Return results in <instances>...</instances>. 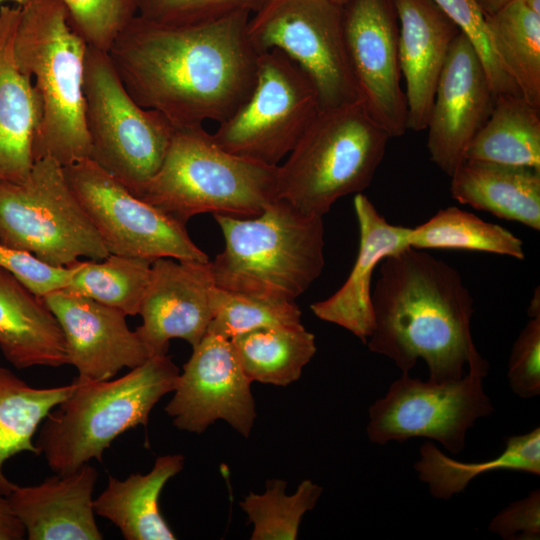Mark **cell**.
<instances>
[{
    "mask_svg": "<svg viewBox=\"0 0 540 540\" xmlns=\"http://www.w3.org/2000/svg\"><path fill=\"white\" fill-rule=\"evenodd\" d=\"M180 369L171 356L148 358L117 379L74 380L73 391L40 425L35 446L52 471L65 475L96 459L121 434L146 426L156 403L173 392Z\"/></svg>",
    "mask_w": 540,
    "mask_h": 540,
    "instance_id": "obj_4",
    "label": "cell"
},
{
    "mask_svg": "<svg viewBox=\"0 0 540 540\" xmlns=\"http://www.w3.org/2000/svg\"><path fill=\"white\" fill-rule=\"evenodd\" d=\"M465 159L540 170V107L521 95L496 96Z\"/></svg>",
    "mask_w": 540,
    "mask_h": 540,
    "instance_id": "obj_26",
    "label": "cell"
},
{
    "mask_svg": "<svg viewBox=\"0 0 540 540\" xmlns=\"http://www.w3.org/2000/svg\"><path fill=\"white\" fill-rule=\"evenodd\" d=\"M371 298L370 351L394 361L402 373L423 359L434 383L464 376V365L476 350L471 334L474 302L454 267L408 247L381 261Z\"/></svg>",
    "mask_w": 540,
    "mask_h": 540,
    "instance_id": "obj_2",
    "label": "cell"
},
{
    "mask_svg": "<svg viewBox=\"0 0 540 540\" xmlns=\"http://www.w3.org/2000/svg\"><path fill=\"white\" fill-rule=\"evenodd\" d=\"M75 387L71 384L35 388L0 365V495L17 486L4 474L5 462L21 452L39 456L33 437L48 413Z\"/></svg>",
    "mask_w": 540,
    "mask_h": 540,
    "instance_id": "obj_27",
    "label": "cell"
},
{
    "mask_svg": "<svg viewBox=\"0 0 540 540\" xmlns=\"http://www.w3.org/2000/svg\"><path fill=\"white\" fill-rule=\"evenodd\" d=\"M42 299L62 329L67 364L76 368V381L110 380L123 368L133 369L150 358L121 310L65 289Z\"/></svg>",
    "mask_w": 540,
    "mask_h": 540,
    "instance_id": "obj_18",
    "label": "cell"
},
{
    "mask_svg": "<svg viewBox=\"0 0 540 540\" xmlns=\"http://www.w3.org/2000/svg\"><path fill=\"white\" fill-rule=\"evenodd\" d=\"M450 177L459 203L540 230V170L465 159Z\"/></svg>",
    "mask_w": 540,
    "mask_h": 540,
    "instance_id": "obj_24",
    "label": "cell"
},
{
    "mask_svg": "<svg viewBox=\"0 0 540 540\" xmlns=\"http://www.w3.org/2000/svg\"><path fill=\"white\" fill-rule=\"evenodd\" d=\"M213 317L207 333L232 339L238 335L273 326L302 324L295 302L240 293L215 286Z\"/></svg>",
    "mask_w": 540,
    "mask_h": 540,
    "instance_id": "obj_34",
    "label": "cell"
},
{
    "mask_svg": "<svg viewBox=\"0 0 540 540\" xmlns=\"http://www.w3.org/2000/svg\"><path fill=\"white\" fill-rule=\"evenodd\" d=\"M230 342L252 382L275 386L298 380L316 353L315 337L302 324L261 328L238 335Z\"/></svg>",
    "mask_w": 540,
    "mask_h": 540,
    "instance_id": "obj_29",
    "label": "cell"
},
{
    "mask_svg": "<svg viewBox=\"0 0 540 540\" xmlns=\"http://www.w3.org/2000/svg\"><path fill=\"white\" fill-rule=\"evenodd\" d=\"M30 1L32 0H0V4L4 3V2H13L15 4H17V6H24L26 5L27 3H29Z\"/></svg>",
    "mask_w": 540,
    "mask_h": 540,
    "instance_id": "obj_45",
    "label": "cell"
},
{
    "mask_svg": "<svg viewBox=\"0 0 540 540\" xmlns=\"http://www.w3.org/2000/svg\"><path fill=\"white\" fill-rule=\"evenodd\" d=\"M0 244L53 266L110 254L52 157L35 161L23 181H0Z\"/></svg>",
    "mask_w": 540,
    "mask_h": 540,
    "instance_id": "obj_9",
    "label": "cell"
},
{
    "mask_svg": "<svg viewBox=\"0 0 540 540\" xmlns=\"http://www.w3.org/2000/svg\"><path fill=\"white\" fill-rule=\"evenodd\" d=\"M21 7L0 6V181L20 182L33 164L32 144L40 102L14 52Z\"/></svg>",
    "mask_w": 540,
    "mask_h": 540,
    "instance_id": "obj_22",
    "label": "cell"
},
{
    "mask_svg": "<svg viewBox=\"0 0 540 540\" xmlns=\"http://www.w3.org/2000/svg\"><path fill=\"white\" fill-rule=\"evenodd\" d=\"M97 478L86 463L38 485L16 486L7 498L29 540H101L93 509Z\"/></svg>",
    "mask_w": 540,
    "mask_h": 540,
    "instance_id": "obj_21",
    "label": "cell"
},
{
    "mask_svg": "<svg viewBox=\"0 0 540 540\" xmlns=\"http://www.w3.org/2000/svg\"><path fill=\"white\" fill-rule=\"evenodd\" d=\"M353 204L359 226L354 266L344 284L327 299L313 303L311 310L319 319L347 329L366 344L374 328L373 271L387 256L410 247V228L388 223L362 193L355 194Z\"/></svg>",
    "mask_w": 540,
    "mask_h": 540,
    "instance_id": "obj_20",
    "label": "cell"
},
{
    "mask_svg": "<svg viewBox=\"0 0 540 540\" xmlns=\"http://www.w3.org/2000/svg\"><path fill=\"white\" fill-rule=\"evenodd\" d=\"M251 383L230 340L207 333L184 364L165 412L183 431L201 434L221 419L248 437L256 418Z\"/></svg>",
    "mask_w": 540,
    "mask_h": 540,
    "instance_id": "obj_15",
    "label": "cell"
},
{
    "mask_svg": "<svg viewBox=\"0 0 540 540\" xmlns=\"http://www.w3.org/2000/svg\"><path fill=\"white\" fill-rule=\"evenodd\" d=\"M216 286L211 262L158 258L151 273L135 330L150 357L166 355L169 341L180 338L192 348L207 334Z\"/></svg>",
    "mask_w": 540,
    "mask_h": 540,
    "instance_id": "obj_17",
    "label": "cell"
},
{
    "mask_svg": "<svg viewBox=\"0 0 540 540\" xmlns=\"http://www.w3.org/2000/svg\"><path fill=\"white\" fill-rule=\"evenodd\" d=\"M87 48L60 0H32L21 7L15 58L40 102L34 162L52 157L65 167L89 158L83 91Z\"/></svg>",
    "mask_w": 540,
    "mask_h": 540,
    "instance_id": "obj_3",
    "label": "cell"
},
{
    "mask_svg": "<svg viewBox=\"0 0 540 540\" xmlns=\"http://www.w3.org/2000/svg\"><path fill=\"white\" fill-rule=\"evenodd\" d=\"M276 181L277 166L226 151L197 125L176 128L138 197L184 225L202 213L251 218L277 199Z\"/></svg>",
    "mask_w": 540,
    "mask_h": 540,
    "instance_id": "obj_6",
    "label": "cell"
},
{
    "mask_svg": "<svg viewBox=\"0 0 540 540\" xmlns=\"http://www.w3.org/2000/svg\"><path fill=\"white\" fill-rule=\"evenodd\" d=\"M494 99L476 51L459 33L438 80L426 128L430 159L448 176L465 160L467 148L488 119Z\"/></svg>",
    "mask_w": 540,
    "mask_h": 540,
    "instance_id": "obj_16",
    "label": "cell"
},
{
    "mask_svg": "<svg viewBox=\"0 0 540 540\" xmlns=\"http://www.w3.org/2000/svg\"><path fill=\"white\" fill-rule=\"evenodd\" d=\"M72 28L94 48L108 52L137 15L136 0H60Z\"/></svg>",
    "mask_w": 540,
    "mask_h": 540,
    "instance_id": "obj_36",
    "label": "cell"
},
{
    "mask_svg": "<svg viewBox=\"0 0 540 540\" xmlns=\"http://www.w3.org/2000/svg\"><path fill=\"white\" fill-rule=\"evenodd\" d=\"M265 0H136L137 15L154 22L187 23L218 18L239 9L255 12Z\"/></svg>",
    "mask_w": 540,
    "mask_h": 540,
    "instance_id": "obj_37",
    "label": "cell"
},
{
    "mask_svg": "<svg viewBox=\"0 0 540 540\" xmlns=\"http://www.w3.org/2000/svg\"><path fill=\"white\" fill-rule=\"evenodd\" d=\"M184 462L181 454L162 455L147 474L133 473L124 480L109 476L106 488L93 500L95 514L112 522L126 540H175L159 497Z\"/></svg>",
    "mask_w": 540,
    "mask_h": 540,
    "instance_id": "obj_25",
    "label": "cell"
},
{
    "mask_svg": "<svg viewBox=\"0 0 540 540\" xmlns=\"http://www.w3.org/2000/svg\"><path fill=\"white\" fill-rule=\"evenodd\" d=\"M389 138L360 100L320 109L277 166V199L323 217L338 199L370 185Z\"/></svg>",
    "mask_w": 540,
    "mask_h": 540,
    "instance_id": "obj_7",
    "label": "cell"
},
{
    "mask_svg": "<svg viewBox=\"0 0 540 540\" xmlns=\"http://www.w3.org/2000/svg\"><path fill=\"white\" fill-rule=\"evenodd\" d=\"M152 262L117 254H109L102 260L81 261L64 289L121 310L126 315H137Z\"/></svg>",
    "mask_w": 540,
    "mask_h": 540,
    "instance_id": "obj_32",
    "label": "cell"
},
{
    "mask_svg": "<svg viewBox=\"0 0 540 540\" xmlns=\"http://www.w3.org/2000/svg\"><path fill=\"white\" fill-rule=\"evenodd\" d=\"M407 130L427 128L438 80L460 31L433 0H394Z\"/></svg>",
    "mask_w": 540,
    "mask_h": 540,
    "instance_id": "obj_19",
    "label": "cell"
},
{
    "mask_svg": "<svg viewBox=\"0 0 540 540\" xmlns=\"http://www.w3.org/2000/svg\"><path fill=\"white\" fill-rule=\"evenodd\" d=\"M334 1H336L337 3H339L341 5H344L349 0H334Z\"/></svg>",
    "mask_w": 540,
    "mask_h": 540,
    "instance_id": "obj_46",
    "label": "cell"
},
{
    "mask_svg": "<svg viewBox=\"0 0 540 540\" xmlns=\"http://www.w3.org/2000/svg\"><path fill=\"white\" fill-rule=\"evenodd\" d=\"M319 110L309 76L286 54L271 49L258 55L256 80L247 100L212 135L232 154L278 166Z\"/></svg>",
    "mask_w": 540,
    "mask_h": 540,
    "instance_id": "obj_11",
    "label": "cell"
},
{
    "mask_svg": "<svg viewBox=\"0 0 540 540\" xmlns=\"http://www.w3.org/2000/svg\"><path fill=\"white\" fill-rule=\"evenodd\" d=\"M527 314L529 317H536L540 315V293L539 287L535 289L533 297L531 299L530 305L527 309Z\"/></svg>",
    "mask_w": 540,
    "mask_h": 540,
    "instance_id": "obj_43",
    "label": "cell"
},
{
    "mask_svg": "<svg viewBox=\"0 0 540 540\" xmlns=\"http://www.w3.org/2000/svg\"><path fill=\"white\" fill-rule=\"evenodd\" d=\"M486 21L501 65L521 96L540 107V14L513 0Z\"/></svg>",
    "mask_w": 540,
    "mask_h": 540,
    "instance_id": "obj_30",
    "label": "cell"
},
{
    "mask_svg": "<svg viewBox=\"0 0 540 540\" xmlns=\"http://www.w3.org/2000/svg\"><path fill=\"white\" fill-rule=\"evenodd\" d=\"M455 24L476 51L494 97L521 95L515 82L501 65L492 47L486 16L475 0H433Z\"/></svg>",
    "mask_w": 540,
    "mask_h": 540,
    "instance_id": "obj_35",
    "label": "cell"
},
{
    "mask_svg": "<svg viewBox=\"0 0 540 540\" xmlns=\"http://www.w3.org/2000/svg\"><path fill=\"white\" fill-rule=\"evenodd\" d=\"M83 91L89 159L138 197L161 167L176 127L135 102L108 52L89 45Z\"/></svg>",
    "mask_w": 540,
    "mask_h": 540,
    "instance_id": "obj_8",
    "label": "cell"
},
{
    "mask_svg": "<svg viewBox=\"0 0 540 540\" xmlns=\"http://www.w3.org/2000/svg\"><path fill=\"white\" fill-rule=\"evenodd\" d=\"M528 9L540 14V0H520Z\"/></svg>",
    "mask_w": 540,
    "mask_h": 540,
    "instance_id": "obj_44",
    "label": "cell"
},
{
    "mask_svg": "<svg viewBox=\"0 0 540 540\" xmlns=\"http://www.w3.org/2000/svg\"><path fill=\"white\" fill-rule=\"evenodd\" d=\"M287 482L268 480L263 494L250 493L240 507L253 524L251 540H295L303 515L312 510L323 488L303 480L292 495L285 493Z\"/></svg>",
    "mask_w": 540,
    "mask_h": 540,
    "instance_id": "obj_33",
    "label": "cell"
},
{
    "mask_svg": "<svg viewBox=\"0 0 540 540\" xmlns=\"http://www.w3.org/2000/svg\"><path fill=\"white\" fill-rule=\"evenodd\" d=\"M224 250L211 262L216 286L294 302L324 267L322 217L307 216L276 199L261 214H214Z\"/></svg>",
    "mask_w": 540,
    "mask_h": 540,
    "instance_id": "obj_5",
    "label": "cell"
},
{
    "mask_svg": "<svg viewBox=\"0 0 540 540\" xmlns=\"http://www.w3.org/2000/svg\"><path fill=\"white\" fill-rule=\"evenodd\" d=\"M248 9L218 18L162 23L136 15L108 54L130 96L176 128L221 123L251 94L258 53Z\"/></svg>",
    "mask_w": 540,
    "mask_h": 540,
    "instance_id": "obj_1",
    "label": "cell"
},
{
    "mask_svg": "<svg viewBox=\"0 0 540 540\" xmlns=\"http://www.w3.org/2000/svg\"><path fill=\"white\" fill-rule=\"evenodd\" d=\"M488 529L505 540H538L540 538V490L511 503L489 523Z\"/></svg>",
    "mask_w": 540,
    "mask_h": 540,
    "instance_id": "obj_40",
    "label": "cell"
},
{
    "mask_svg": "<svg viewBox=\"0 0 540 540\" xmlns=\"http://www.w3.org/2000/svg\"><path fill=\"white\" fill-rule=\"evenodd\" d=\"M485 16H491L513 0H475Z\"/></svg>",
    "mask_w": 540,
    "mask_h": 540,
    "instance_id": "obj_42",
    "label": "cell"
},
{
    "mask_svg": "<svg viewBox=\"0 0 540 540\" xmlns=\"http://www.w3.org/2000/svg\"><path fill=\"white\" fill-rule=\"evenodd\" d=\"M64 174L110 254L209 261L184 224L135 196L91 159L65 166Z\"/></svg>",
    "mask_w": 540,
    "mask_h": 540,
    "instance_id": "obj_13",
    "label": "cell"
},
{
    "mask_svg": "<svg viewBox=\"0 0 540 540\" xmlns=\"http://www.w3.org/2000/svg\"><path fill=\"white\" fill-rule=\"evenodd\" d=\"M248 38L258 54L277 49L312 80L320 109L359 100L343 26L334 0H265L250 17Z\"/></svg>",
    "mask_w": 540,
    "mask_h": 540,
    "instance_id": "obj_10",
    "label": "cell"
},
{
    "mask_svg": "<svg viewBox=\"0 0 540 540\" xmlns=\"http://www.w3.org/2000/svg\"><path fill=\"white\" fill-rule=\"evenodd\" d=\"M343 26L359 100L390 138L403 135L407 131V104L400 84L394 0L347 1Z\"/></svg>",
    "mask_w": 540,
    "mask_h": 540,
    "instance_id": "obj_14",
    "label": "cell"
},
{
    "mask_svg": "<svg viewBox=\"0 0 540 540\" xmlns=\"http://www.w3.org/2000/svg\"><path fill=\"white\" fill-rule=\"evenodd\" d=\"M81 261L69 266H53L30 252L0 244V267L10 272L33 294L44 295L66 288Z\"/></svg>",
    "mask_w": 540,
    "mask_h": 540,
    "instance_id": "obj_38",
    "label": "cell"
},
{
    "mask_svg": "<svg viewBox=\"0 0 540 540\" xmlns=\"http://www.w3.org/2000/svg\"><path fill=\"white\" fill-rule=\"evenodd\" d=\"M508 379L512 391L521 398L540 393V315L530 320L512 347Z\"/></svg>",
    "mask_w": 540,
    "mask_h": 540,
    "instance_id": "obj_39",
    "label": "cell"
},
{
    "mask_svg": "<svg viewBox=\"0 0 540 540\" xmlns=\"http://www.w3.org/2000/svg\"><path fill=\"white\" fill-rule=\"evenodd\" d=\"M468 366L467 375L445 383L423 382L402 373L386 395L369 408L370 441L385 445L425 437L440 442L453 454L461 452L467 430L494 410L483 389L487 360L476 349Z\"/></svg>",
    "mask_w": 540,
    "mask_h": 540,
    "instance_id": "obj_12",
    "label": "cell"
},
{
    "mask_svg": "<svg viewBox=\"0 0 540 540\" xmlns=\"http://www.w3.org/2000/svg\"><path fill=\"white\" fill-rule=\"evenodd\" d=\"M0 350L16 369L67 364L62 329L42 297L0 267Z\"/></svg>",
    "mask_w": 540,
    "mask_h": 540,
    "instance_id": "obj_23",
    "label": "cell"
},
{
    "mask_svg": "<svg viewBox=\"0 0 540 540\" xmlns=\"http://www.w3.org/2000/svg\"><path fill=\"white\" fill-rule=\"evenodd\" d=\"M408 244L415 249H456L482 251L524 259L523 242L506 228L486 222L474 214L452 206L410 228Z\"/></svg>",
    "mask_w": 540,
    "mask_h": 540,
    "instance_id": "obj_31",
    "label": "cell"
},
{
    "mask_svg": "<svg viewBox=\"0 0 540 540\" xmlns=\"http://www.w3.org/2000/svg\"><path fill=\"white\" fill-rule=\"evenodd\" d=\"M419 479L428 484L431 495L449 499L465 490L478 475L496 470H512L540 474V429L507 438L505 449L498 456L466 463L442 453L432 442L420 448V460L414 464Z\"/></svg>",
    "mask_w": 540,
    "mask_h": 540,
    "instance_id": "obj_28",
    "label": "cell"
},
{
    "mask_svg": "<svg viewBox=\"0 0 540 540\" xmlns=\"http://www.w3.org/2000/svg\"><path fill=\"white\" fill-rule=\"evenodd\" d=\"M25 529L14 514L8 498L0 495V540H22Z\"/></svg>",
    "mask_w": 540,
    "mask_h": 540,
    "instance_id": "obj_41",
    "label": "cell"
}]
</instances>
